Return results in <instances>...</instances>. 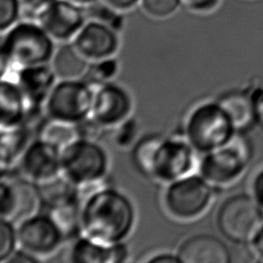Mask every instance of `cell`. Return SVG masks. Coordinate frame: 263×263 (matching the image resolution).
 Wrapping results in <instances>:
<instances>
[{
	"mask_svg": "<svg viewBox=\"0 0 263 263\" xmlns=\"http://www.w3.org/2000/svg\"><path fill=\"white\" fill-rule=\"evenodd\" d=\"M1 128H12L24 123L29 106L15 80L3 78L0 86Z\"/></svg>",
	"mask_w": 263,
	"mask_h": 263,
	"instance_id": "20",
	"label": "cell"
},
{
	"mask_svg": "<svg viewBox=\"0 0 263 263\" xmlns=\"http://www.w3.org/2000/svg\"><path fill=\"white\" fill-rule=\"evenodd\" d=\"M115 136V142L119 147H128L134 142L137 135L136 122L128 118L121 124H119Z\"/></svg>",
	"mask_w": 263,
	"mask_h": 263,
	"instance_id": "31",
	"label": "cell"
},
{
	"mask_svg": "<svg viewBox=\"0 0 263 263\" xmlns=\"http://www.w3.org/2000/svg\"><path fill=\"white\" fill-rule=\"evenodd\" d=\"M128 251L123 242L105 245L85 235L77 238L70 251L74 263H120L127 259Z\"/></svg>",
	"mask_w": 263,
	"mask_h": 263,
	"instance_id": "18",
	"label": "cell"
},
{
	"mask_svg": "<svg viewBox=\"0 0 263 263\" xmlns=\"http://www.w3.org/2000/svg\"><path fill=\"white\" fill-rule=\"evenodd\" d=\"M198 161V174L216 189L228 187L245 174L253 155L250 140L237 132L225 146L202 154Z\"/></svg>",
	"mask_w": 263,
	"mask_h": 263,
	"instance_id": "5",
	"label": "cell"
},
{
	"mask_svg": "<svg viewBox=\"0 0 263 263\" xmlns=\"http://www.w3.org/2000/svg\"><path fill=\"white\" fill-rule=\"evenodd\" d=\"M237 132H246L257 123L254 93L247 90H231L218 100Z\"/></svg>",
	"mask_w": 263,
	"mask_h": 263,
	"instance_id": "19",
	"label": "cell"
},
{
	"mask_svg": "<svg viewBox=\"0 0 263 263\" xmlns=\"http://www.w3.org/2000/svg\"><path fill=\"white\" fill-rule=\"evenodd\" d=\"M256 114H257V123L263 127V88L254 91Z\"/></svg>",
	"mask_w": 263,
	"mask_h": 263,
	"instance_id": "39",
	"label": "cell"
},
{
	"mask_svg": "<svg viewBox=\"0 0 263 263\" xmlns=\"http://www.w3.org/2000/svg\"><path fill=\"white\" fill-rule=\"evenodd\" d=\"M118 70L119 64L117 60L113 57L95 61L90 63L88 72L84 77V80H86L91 85L111 81V79L117 74Z\"/></svg>",
	"mask_w": 263,
	"mask_h": 263,
	"instance_id": "26",
	"label": "cell"
},
{
	"mask_svg": "<svg viewBox=\"0 0 263 263\" xmlns=\"http://www.w3.org/2000/svg\"><path fill=\"white\" fill-rule=\"evenodd\" d=\"M136 211L132 200L111 187H98L81 200V232L105 243L123 242L132 233Z\"/></svg>",
	"mask_w": 263,
	"mask_h": 263,
	"instance_id": "1",
	"label": "cell"
},
{
	"mask_svg": "<svg viewBox=\"0 0 263 263\" xmlns=\"http://www.w3.org/2000/svg\"><path fill=\"white\" fill-rule=\"evenodd\" d=\"M32 129L23 123L12 128H1V166L9 170L18 163L25 150L32 142Z\"/></svg>",
	"mask_w": 263,
	"mask_h": 263,
	"instance_id": "23",
	"label": "cell"
},
{
	"mask_svg": "<svg viewBox=\"0 0 263 263\" xmlns=\"http://www.w3.org/2000/svg\"><path fill=\"white\" fill-rule=\"evenodd\" d=\"M144 261L149 263H181L177 253L173 254L170 252H159L152 254L151 256L144 259Z\"/></svg>",
	"mask_w": 263,
	"mask_h": 263,
	"instance_id": "36",
	"label": "cell"
},
{
	"mask_svg": "<svg viewBox=\"0 0 263 263\" xmlns=\"http://www.w3.org/2000/svg\"><path fill=\"white\" fill-rule=\"evenodd\" d=\"M76 48L90 62L112 58L119 46L117 31L98 21L84 24L73 38Z\"/></svg>",
	"mask_w": 263,
	"mask_h": 263,
	"instance_id": "15",
	"label": "cell"
},
{
	"mask_svg": "<svg viewBox=\"0 0 263 263\" xmlns=\"http://www.w3.org/2000/svg\"><path fill=\"white\" fill-rule=\"evenodd\" d=\"M17 241L21 249L42 259L53 255L65 237L50 215L36 213L18 223Z\"/></svg>",
	"mask_w": 263,
	"mask_h": 263,
	"instance_id": "10",
	"label": "cell"
},
{
	"mask_svg": "<svg viewBox=\"0 0 263 263\" xmlns=\"http://www.w3.org/2000/svg\"><path fill=\"white\" fill-rule=\"evenodd\" d=\"M93 87V100L90 116L105 128L117 127L129 118L133 100L129 93L112 81L103 82Z\"/></svg>",
	"mask_w": 263,
	"mask_h": 263,
	"instance_id": "12",
	"label": "cell"
},
{
	"mask_svg": "<svg viewBox=\"0 0 263 263\" xmlns=\"http://www.w3.org/2000/svg\"><path fill=\"white\" fill-rule=\"evenodd\" d=\"M58 76L47 64L26 67L17 70L15 82L20 86L29 108H40L45 105Z\"/></svg>",
	"mask_w": 263,
	"mask_h": 263,
	"instance_id": "16",
	"label": "cell"
},
{
	"mask_svg": "<svg viewBox=\"0 0 263 263\" xmlns=\"http://www.w3.org/2000/svg\"><path fill=\"white\" fill-rule=\"evenodd\" d=\"M143 10L155 18H163L173 14L182 0H140Z\"/></svg>",
	"mask_w": 263,
	"mask_h": 263,
	"instance_id": "28",
	"label": "cell"
},
{
	"mask_svg": "<svg viewBox=\"0 0 263 263\" xmlns=\"http://www.w3.org/2000/svg\"><path fill=\"white\" fill-rule=\"evenodd\" d=\"M21 8L20 0H0V29L2 33L16 24Z\"/></svg>",
	"mask_w": 263,
	"mask_h": 263,
	"instance_id": "29",
	"label": "cell"
},
{
	"mask_svg": "<svg viewBox=\"0 0 263 263\" xmlns=\"http://www.w3.org/2000/svg\"><path fill=\"white\" fill-rule=\"evenodd\" d=\"M215 190L199 174H190L167 184L162 197L163 206L177 220H194L210 208Z\"/></svg>",
	"mask_w": 263,
	"mask_h": 263,
	"instance_id": "7",
	"label": "cell"
},
{
	"mask_svg": "<svg viewBox=\"0 0 263 263\" xmlns=\"http://www.w3.org/2000/svg\"><path fill=\"white\" fill-rule=\"evenodd\" d=\"M17 232L14 224L10 221L1 219L0 222V261L5 263L16 251Z\"/></svg>",
	"mask_w": 263,
	"mask_h": 263,
	"instance_id": "27",
	"label": "cell"
},
{
	"mask_svg": "<svg viewBox=\"0 0 263 263\" xmlns=\"http://www.w3.org/2000/svg\"><path fill=\"white\" fill-rule=\"evenodd\" d=\"M70 1H72L78 5H81V6H86V5H89L93 2H96L97 0H70Z\"/></svg>",
	"mask_w": 263,
	"mask_h": 263,
	"instance_id": "40",
	"label": "cell"
},
{
	"mask_svg": "<svg viewBox=\"0 0 263 263\" xmlns=\"http://www.w3.org/2000/svg\"><path fill=\"white\" fill-rule=\"evenodd\" d=\"M38 138L62 150L77 140L79 136L76 124L48 117L41 124L38 130Z\"/></svg>",
	"mask_w": 263,
	"mask_h": 263,
	"instance_id": "24",
	"label": "cell"
},
{
	"mask_svg": "<svg viewBox=\"0 0 263 263\" xmlns=\"http://www.w3.org/2000/svg\"><path fill=\"white\" fill-rule=\"evenodd\" d=\"M62 175L78 188L100 186L106 177L109 159L97 141L78 138L62 149Z\"/></svg>",
	"mask_w": 263,
	"mask_h": 263,
	"instance_id": "6",
	"label": "cell"
},
{
	"mask_svg": "<svg viewBox=\"0 0 263 263\" xmlns=\"http://www.w3.org/2000/svg\"><path fill=\"white\" fill-rule=\"evenodd\" d=\"M251 195L263 210V167L260 168L251 180Z\"/></svg>",
	"mask_w": 263,
	"mask_h": 263,
	"instance_id": "32",
	"label": "cell"
},
{
	"mask_svg": "<svg viewBox=\"0 0 263 263\" xmlns=\"http://www.w3.org/2000/svg\"><path fill=\"white\" fill-rule=\"evenodd\" d=\"M237 133L218 101L196 105L188 114L183 135L197 153L205 154L227 145Z\"/></svg>",
	"mask_w": 263,
	"mask_h": 263,
	"instance_id": "4",
	"label": "cell"
},
{
	"mask_svg": "<svg viewBox=\"0 0 263 263\" xmlns=\"http://www.w3.org/2000/svg\"><path fill=\"white\" fill-rule=\"evenodd\" d=\"M39 261L40 259L20 248V250H16L13 255L8 259L7 263H35Z\"/></svg>",
	"mask_w": 263,
	"mask_h": 263,
	"instance_id": "37",
	"label": "cell"
},
{
	"mask_svg": "<svg viewBox=\"0 0 263 263\" xmlns=\"http://www.w3.org/2000/svg\"><path fill=\"white\" fill-rule=\"evenodd\" d=\"M90 63L76 48L74 43L61 45L51 59V67L60 80L84 79Z\"/></svg>",
	"mask_w": 263,
	"mask_h": 263,
	"instance_id": "21",
	"label": "cell"
},
{
	"mask_svg": "<svg viewBox=\"0 0 263 263\" xmlns=\"http://www.w3.org/2000/svg\"><path fill=\"white\" fill-rule=\"evenodd\" d=\"M38 24L58 41L73 39L86 23L84 8L70 0H54L38 15Z\"/></svg>",
	"mask_w": 263,
	"mask_h": 263,
	"instance_id": "13",
	"label": "cell"
},
{
	"mask_svg": "<svg viewBox=\"0 0 263 263\" xmlns=\"http://www.w3.org/2000/svg\"><path fill=\"white\" fill-rule=\"evenodd\" d=\"M196 151L183 136L148 135L139 140L132 151V160L140 174L159 183L170 184L193 174Z\"/></svg>",
	"mask_w": 263,
	"mask_h": 263,
	"instance_id": "2",
	"label": "cell"
},
{
	"mask_svg": "<svg viewBox=\"0 0 263 263\" xmlns=\"http://www.w3.org/2000/svg\"><path fill=\"white\" fill-rule=\"evenodd\" d=\"M93 87L84 79L60 80L44 107L47 117L77 124L91 114Z\"/></svg>",
	"mask_w": 263,
	"mask_h": 263,
	"instance_id": "9",
	"label": "cell"
},
{
	"mask_svg": "<svg viewBox=\"0 0 263 263\" xmlns=\"http://www.w3.org/2000/svg\"><path fill=\"white\" fill-rule=\"evenodd\" d=\"M111 8L116 11H125L133 8L140 0H103Z\"/></svg>",
	"mask_w": 263,
	"mask_h": 263,
	"instance_id": "38",
	"label": "cell"
},
{
	"mask_svg": "<svg viewBox=\"0 0 263 263\" xmlns=\"http://www.w3.org/2000/svg\"><path fill=\"white\" fill-rule=\"evenodd\" d=\"M61 153L60 148L40 138L32 140L17 163L21 175L35 184L62 175Z\"/></svg>",
	"mask_w": 263,
	"mask_h": 263,
	"instance_id": "14",
	"label": "cell"
},
{
	"mask_svg": "<svg viewBox=\"0 0 263 263\" xmlns=\"http://www.w3.org/2000/svg\"><path fill=\"white\" fill-rule=\"evenodd\" d=\"M65 239L73 237L81 231V201L71 202L47 211Z\"/></svg>",
	"mask_w": 263,
	"mask_h": 263,
	"instance_id": "25",
	"label": "cell"
},
{
	"mask_svg": "<svg viewBox=\"0 0 263 263\" xmlns=\"http://www.w3.org/2000/svg\"><path fill=\"white\" fill-rule=\"evenodd\" d=\"M22 8L31 14L38 15L45 7L54 0H20Z\"/></svg>",
	"mask_w": 263,
	"mask_h": 263,
	"instance_id": "34",
	"label": "cell"
},
{
	"mask_svg": "<svg viewBox=\"0 0 263 263\" xmlns=\"http://www.w3.org/2000/svg\"><path fill=\"white\" fill-rule=\"evenodd\" d=\"M36 185L41 206L47 211L71 202L81 201L78 187L63 175Z\"/></svg>",
	"mask_w": 263,
	"mask_h": 263,
	"instance_id": "22",
	"label": "cell"
},
{
	"mask_svg": "<svg viewBox=\"0 0 263 263\" xmlns=\"http://www.w3.org/2000/svg\"><path fill=\"white\" fill-rule=\"evenodd\" d=\"M54 51L53 39L39 24L17 23L3 33L2 71L47 64L51 61Z\"/></svg>",
	"mask_w": 263,
	"mask_h": 263,
	"instance_id": "3",
	"label": "cell"
},
{
	"mask_svg": "<svg viewBox=\"0 0 263 263\" xmlns=\"http://www.w3.org/2000/svg\"><path fill=\"white\" fill-rule=\"evenodd\" d=\"M76 127H77L79 138L85 139V140H91V141H97V139H99L102 136L103 130L106 129L98 121H96L91 116L77 123Z\"/></svg>",
	"mask_w": 263,
	"mask_h": 263,
	"instance_id": "30",
	"label": "cell"
},
{
	"mask_svg": "<svg viewBox=\"0 0 263 263\" xmlns=\"http://www.w3.org/2000/svg\"><path fill=\"white\" fill-rule=\"evenodd\" d=\"M1 219L12 223L21 222L24 219L39 212L41 201L37 185L24 178H12L2 175L1 186Z\"/></svg>",
	"mask_w": 263,
	"mask_h": 263,
	"instance_id": "11",
	"label": "cell"
},
{
	"mask_svg": "<svg viewBox=\"0 0 263 263\" xmlns=\"http://www.w3.org/2000/svg\"><path fill=\"white\" fill-rule=\"evenodd\" d=\"M220 0H182V3L191 11L209 12L214 10Z\"/></svg>",
	"mask_w": 263,
	"mask_h": 263,
	"instance_id": "33",
	"label": "cell"
},
{
	"mask_svg": "<svg viewBox=\"0 0 263 263\" xmlns=\"http://www.w3.org/2000/svg\"><path fill=\"white\" fill-rule=\"evenodd\" d=\"M177 255L181 263H228L231 254L219 237L199 233L186 238L178 248Z\"/></svg>",
	"mask_w": 263,
	"mask_h": 263,
	"instance_id": "17",
	"label": "cell"
},
{
	"mask_svg": "<svg viewBox=\"0 0 263 263\" xmlns=\"http://www.w3.org/2000/svg\"><path fill=\"white\" fill-rule=\"evenodd\" d=\"M253 255L263 261V223L249 243Z\"/></svg>",
	"mask_w": 263,
	"mask_h": 263,
	"instance_id": "35",
	"label": "cell"
},
{
	"mask_svg": "<svg viewBox=\"0 0 263 263\" xmlns=\"http://www.w3.org/2000/svg\"><path fill=\"white\" fill-rule=\"evenodd\" d=\"M216 221L224 237L249 245L263 223V210L251 194H234L221 203Z\"/></svg>",
	"mask_w": 263,
	"mask_h": 263,
	"instance_id": "8",
	"label": "cell"
}]
</instances>
